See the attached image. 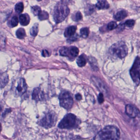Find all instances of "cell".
Wrapping results in <instances>:
<instances>
[{"label":"cell","mask_w":140,"mask_h":140,"mask_svg":"<svg viewBox=\"0 0 140 140\" xmlns=\"http://www.w3.org/2000/svg\"><path fill=\"white\" fill-rule=\"evenodd\" d=\"M60 105L63 108L69 110L73 105L74 100L71 93L68 91L61 92L59 96Z\"/></svg>","instance_id":"cell-5"},{"label":"cell","mask_w":140,"mask_h":140,"mask_svg":"<svg viewBox=\"0 0 140 140\" xmlns=\"http://www.w3.org/2000/svg\"><path fill=\"white\" fill-rule=\"evenodd\" d=\"M56 121L57 117L54 113L49 112L40 120V124L43 127L49 128L54 126Z\"/></svg>","instance_id":"cell-6"},{"label":"cell","mask_w":140,"mask_h":140,"mask_svg":"<svg viewBox=\"0 0 140 140\" xmlns=\"http://www.w3.org/2000/svg\"><path fill=\"white\" fill-rule=\"evenodd\" d=\"M19 23V20L18 17L17 16H14L13 17L11 21V26L13 27H15L18 25Z\"/></svg>","instance_id":"cell-31"},{"label":"cell","mask_w":140,"mask_h":140,"mask_svg":"<svg viewBox=\"0 0 140 140\" xmlns=\"http://www.w3.org/2000/svg\"><path fill=\"white\" fill-rule=\"evenodd\" d=\"M9 82V76L6 73L0 74V88H3Z\"/></svg>","instance_id":"cell-13"},{"label":"cell","mask_w":140,"mask_h":140,"mask_svg":"<svg viewBox=\"0 0 140 140\" xmlns=\"http://www.w3.org/2000/svg\"><path fill=\"white\" fill-rule=\"evenodd\" d=\"M30 18L28 14H22L19 16V22L23 26H26L29 24Z\"/></svg>","instance_id":"cell-12"},{"label":"cell","mask_w":140,"mask_h":140,"mask_svg":"<svg viewBox=\"0 0 140 140\" xmlns=\"http://www.w3.org/2000/svg\"><path fill=\"white\" fill-rule=\"evenodd\" d=\"M75 98L77 100H80L81 99H82L81 95L79 93H78L76 95Z\"/></svg>","instance_id":"cell-34"},{"label":"cell","mask_w":140,"mask_h":140,"mask_svg":"<svg viewBox=\"0 0 140 140\" xmlns=\"http://www.w3.org/2000/svg\"><path fill=\"white\" fill-rule=\"evenodd\" d=\"M27 87L24 78L17 80L13 85V89L15 94L17 96H20L26 92Z\"/></svg>","instance_id":"cell-8"},{"label":"cell","mask_w":140,"mask_h":140,"mask_svg":"<svg viewBox=\"0 0 140 140\" xmlns=\"http://www.w3.org/2000/svg\"><path fill=\"white\" fill-rule=\"evenodd\" d=\"M38 32V24L36 23L30 30V34L33 37H36Z\"/></svg>","instance_id":"cell-22"},{"label":"cell","mask_w":140,"mask_h":140,"mask_svg":"<svg viewBox=\"0 0 140 140\" xmlns=\"http://www.w3.org/2000/svg\"><path fill=\"white\" fill-rule=\"evenodd\" d=\"M117 24L115 21H111L108 24L107 28L109 30H113L117 27Z\"/></svg>","instance_id":"cell-29"},{"label":"cell","mask_w":140,"mask_h":140,"mask_svg":"<svg viewBox=\"0 0 140 140\" xmlns=\"http://www.w3.org/2000/svg\"><path fill=\"white\" fill-rule=\"evenodd\" d=\"M135 23V21L133 19H129L126 21L125 22H124V25L128 27H132L134 25Z\"/></svg>","instance_id":"cell-30"},{"label":"cell","mask_w":140,"mask_h":140,"mask_svg":"<svg viewBox=\"0 0 140 140\" xmlns=\"http://www.w3.org/2000/svg\"><path fill=\"white\" fill-rule=\"evenodd\" d=\"M96 7L99 9H107L109 7V5L106 0H98Z\"/></svg>","instance_id":"cell-14"},{"label":"cell","mask_w":140,"mask_h":140,"mask_svg":"<svg viewBox=\"0 0 140 140\" xmlns=\"http://www.w3.org/2000/svg\"><path fill=\"white\" fill-rule=\"evenodd\" d=\"M59 52L60 55L63 56H68L69 55V49L67 47H62Z\"/></svg>","instance_id":"cell-28"},{"label":"cell","mask_w":140,"mask_h":140,"mask_svg":"<svg viewBox=\"0 0 140 140\" xmlns=\"http://www.w3.org/2000/svg\"><path fill=\"white\" fill-rule=\"evenodd\" d=\"M2 130V126H1V124L0 123V133L1 132Z\"/></svg>","instance_id":"cell-35"},{"label":"cell","mask_w":140,"mask_h":140,"mask_svg":"<svg viewBox=\"0 0 140 140\" xmlns=\"http://www.w3.org/2000/svg\"><path fill=\"white\" fill-rule=\"evenodd\" d=\"M69 54L71 55L72 57H76L77 56L79 53V49L76 46H71L69 48Z\"/></svg>","instance_id":"cell-19"},{"label":"cell","mask_w":140,"mask_h":140,"mask_svg":"<svg viewBox=\"0 0 140 140\" xmlns=\"http://www.w3.org/2000/svg\"><path fill=\"white\" fill-rule=\"evenodd\" d=\"M80 33L81 36L82 38H87L89 34V30L88 28H84L80 29Z\"/></svg>","instance_id":"cell-25"},{"label":"cell","mask_w":140,"mask_h":140,"mask_svg":"<svg viewBox=\"0 0 140 140\" xmlns=\"http://www.w3.org/2000/svg\"><path fill=\"white\" fill-rule=\"evenodd\" d=\"M42 55L44 57H48L49 55V53L46 50H43L42 52Z\"/></svg>","instance_id":"cell-33"},{"label":"cell","mask_w":140,"mask_h":140,"mask_svg":"<svg viewBox=\"0 0 140 140\" xmlns=\"http://www.w3.org/2000/svg\"><path fill=\"white\" fill-rule=\"evenodd\" d=\"M140 58L139 56H137L130 70V74L132 79L137 86L140 84Z\"/></svg>","instance_id":"cell-7"},{"label":"cell","mask_w":140,"mask_h":140,"mask_svg":"<svg viewBox=\"0 0 140 140\" xmlns=\"http://www.w3.org/2000/svg\"><path fill=\"white\" fill-rule=\"evenodd\" d=\"M37 1H42V0H37Z\"/></svg>","instance_id":"cell-36"},{"label":"cell","mask_w":140,"mask_h":140,"mask_svg":"<svg viewBox=\"0 0 140 140\" xmlns=\"http://www.w3.org/2000/svg\"><path fill=\"white\" fill-rule=\"evenodd\" d=\"M79 121L76 115L72 113L65 115L59 124L58 127L61 129H72L77 127Z\"/></svg>","instance_id":"cell-4"},{"label":"cell","mask_w":140,"mask_h":140,"mask_svg":"<svg viewBox=\"0 0 140 140\" xmlns=\"http://www.w3.org/2000/svg\"><path fill=\"white\" fill-rule=\"evenodd\" d=\"M69 13V9L67 5L62 2L57 3L55 7L53 15L55 23H61L64 21Z\"/></svg>","instance_id":"cell-3"},{"label":"cell","mask_w":140,"mask_h":140,"mask_svg":"<svg viewBox=\"0 0 140 140\" xmlns=\"http://www.w3.org/2000/svg\"><path fill=\"white\" fill-rule=\"evenodd\" d=\"M82 15L80 11H77L76 13L74 14L72 17L73 20L75 21H78L82 19Z\"/></svg>","instance_id":"cell-27"},{"label":"cell","mask_w":140,"mask_h":140,"mask_svg":"<svg viewBox=\"0 0 140 140\" xmlns=\"http://www.w3.org/2000/svg\"><path fill=\"white\" fill-rule=\"evenodd\" d=\"M31 10L34 16H38L42 11L41 8L37 5L32 7Z\"/></svg>","instance_id":"cell-26"},{"label":"cell","mask_w":140,"mask_h":140,"mask_svg":"<svg viewBox=\"0 0 140 140\" xmlns=\"http://www.w3.org/2000/svg\"><path fill=\"white\" fill-rule=\"evenodd\" d=\"M127 11L124 10L119 11H118L117 13L114 15V18L115 20L119 21L122 20L127 16Z\"/></svg>","instance_id":"cell-15"},{"label":"cell","mask_w":140,"mask_h":140,"mask_svg":"<svg viewBox=\"0 0 140 140\" xmlns=\"http://www.w3.org/2000/svg\"><path fill=\"white\" fill-rule=\"evenodd\" d=\"M24 5L23 3L19 2L17 3L15 7V10L16 13L18 14H20L24 10Z\"/></svg>","instance_id":"cell-23"},{"label":"cell","mask_w":140,"mask_h":140,"mask_svg":"<svg viewBox=\"0 0 140 140\" xmlns=\"http://www.w3.org/2000/svg\"><path fill=\"white\" fill-rule=\"evenodd\" d=\"M89 62L92 68L94 70L97 71L98 69V66L97 61L94 57H90L89 58Z\"/></svg>","instance_id":"cell-21"},{"label":"cell","mask_w":140,"mask_h":140,"mask_svg":"<svg viewBox=\"0 0 140 140\" xmlns=\"http://www.w3.org/2000/svg\"><path fill=\"white\" fill-rule=\"evenodd\" d=\"M109 53L111 57L114 59H123L127 54V47L123 42L120 41L111 46Z\"/></svg>","instance_id":"cell-2"},{"label":"cell","mask_w":140,"mask_h":140,"mask_svg":"<svg viewBox=\"0 0 140 140\" xmlns=\"http://www.w3.org/2000/svg\"><path fill=\"white\" fill-rule=\"evenodd\" d=\"M76 26H69L65 30V36L66 37H69L71 38L72 36L74 35L76 32Z\"/></svg>","instance_id":"cell-16"},{"label":"cell","mask_w":140,"mask_h":140,"mask_svg":"<svg viewBox=\"0 0 140 140\" xmlns=\"http://www.w3.org/2000/svg\"><path fill=\"white\" fill-rule=\"evenodd\" d=\"M98 100L99 103H102L103 102L104 98H103V95L102 93H99L98 97Z\"/></svg>","instance_id":"cell-32"},{"label":"cell","mask_w":140,"mask_h":140,"mask_svg":"<svg viewBox=\"0 0 140 140\" xmlns=\"http://www.w3.org/2000/svg\"><path fill=\"white\" fill-rule=\"evenodd\" d=\"M86 59L85 55L84 54L80 55L78 57L76 60V63L78 65L79 67H83L86 65Z\"/></svg>","instance_id":"cell-17"},{"label":"cell","mask_w":140,"mask_h":140,"mask_svg":"<svg viewBox=\"0 0 140 140\" xmlns=\"http://www.w3.org/2000/svg\"><path fill=\"white\" fill-rule=\"evenodd\" d=\"M126 115L131 118H135L139 114V111L137 108L131 104H127L125 107Z\"/></svg>","instance_id":"cell-9"},{"label":"cell","mask_w":140,"mask_h":140,"mask_svg":"<svg viewBox=\"0 0 140 140\" xmlns=\"http://www.w3.org/2000/svg\"><path fill=\"white\" fill-rule=\"evenodd\" d=\"M120 136L119 130L113 126H108L99 132L95 140H118Z\"/></svg>","instance_id":"cell-1"},{"label":"cell","mask_w":140,"mask_h":140,"mask_svg":"<svg viewBox=\"0 0 140 140\" xmlns=\"http://www.w3.org/2000/svg\"><path fill=\"white\" fill-rule=\"evenodd\" d=\"M43 92L39 88H36L34 89L32 93V99L34 100H40L43 98Z\"/></svg>","instance_id":"cell-11"},{"label":"cell","mask_w":140,"mask_h":140,"mask_svg":"<svg viewBox=\"0 0 140 140\" xmlns=\"http://www.w3.org/2000/svg\"><path fill=\"white\" fill-rule=\"evenodd\" d=\"M26 32L24 28H19L16 32V36L19 39H22L26 36Z\"/></svg>","instance_id":"cell-20"},{"label":"cell","mask_w":140,"mask_h":140,"mask_svg":"<svg viewBox=\"0 0 140 140\" xmlns=\"http://www.w3.org/2000/svg\"><path fill=\"white\" fill-rule=\"evenodd\" d=\"M92 81L95 86H96L100 91L102 92H107V89L105 87L104 85H103V83L102 82L100 79L95 76H93L92 77Z\"/></svg>","instance_id":"cell-10"},{"label":"cell","mask_w":140,"mask_h":140,"mask_svg":"<svg viewBox=\"0 0 140 140\" xmlns=\"http://www.w3.org/2000/svg\"><path fill=\"white\" fill-rule=\"evenodd\" d=\"M38 16L39 19H40L41 21L47 19H48L49 17L48 13L45 11H41V12L40 13V14L38 15Z\"/></svg>","instance_id":"cell-24"},{"label":"cell","mask_w":140,"mask_h":140,"mask_svg":"<svg viewBox=\"0 0 140 140\" xmlns=\"http://www.w3.org/2000/svg\"><path fill=\"white\" fill-rule=\"evenodd\" d=\"M95 7L94 5H88L85 7V11H84L85 14L86 15H92L95 11Z\"/></svg>","instance_id":"cell-18"}]
</instances>
